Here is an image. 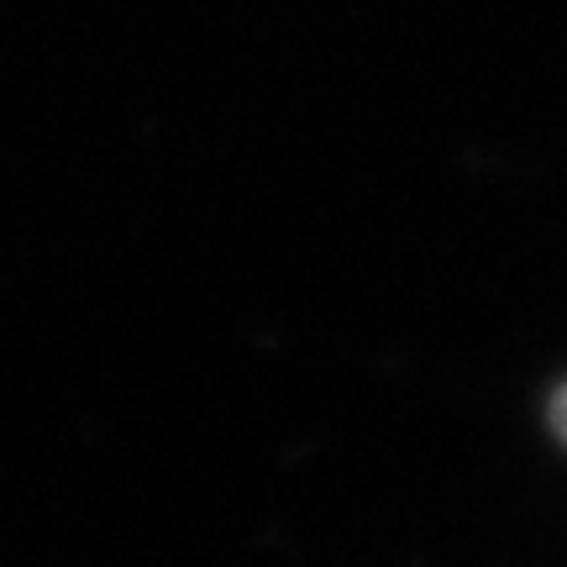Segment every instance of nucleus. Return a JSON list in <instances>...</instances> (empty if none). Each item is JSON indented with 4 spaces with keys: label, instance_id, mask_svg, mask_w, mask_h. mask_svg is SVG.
I'll use <instances>...</instances> for the list:
<instances>
[{
    "label": "nucleus",
    "instance_id": "f257e3e1",
    "mask_svg": "<svg viewBox=\"0 0 567 567\" xmlns=\"http://www.w3.org/2000/svg\"><path fill=\"white\" fill-rule=\"evenodd\" d=\"M551 415H557V431H563V442H567V389L557 394V405H551Z\"/></svg>",
    "mask_w": 567,
    "mask_h": 567
}]
</instances>
